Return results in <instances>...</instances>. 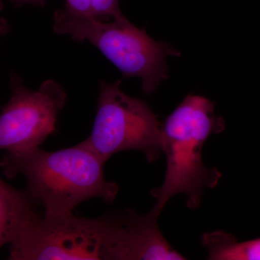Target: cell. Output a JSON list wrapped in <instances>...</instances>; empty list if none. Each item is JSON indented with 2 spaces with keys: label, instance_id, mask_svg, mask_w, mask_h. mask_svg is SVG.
I'll list each match as a JSON object with an SVG mask.
<instances>
[{
  "label": "cell",
  "instance_id": "5b68a950",
  "mask_svg": "<svg viewBox=\"0 0 260 260\" xmlns=\"http://www.w3.org/2000/svg\"><path fill=\"white\" fill-rule=\"evenodd\" d=\"M120 80L100 83L91 134L82 145L105 164L118 152L143 151L149 162L162 151L161 125L143 101L123 93Z\"/></svg>",
  "mask_w": 260,
  "mask_h": 260
},
{
  "label": "cell",
  "instance_id": "277c9868",
  "mask_svg": "<svg viewBox=\"0 0 260 260\" xmlns=\"http://www.w3.org/2000/svg\"><path fill=\"white\" fill-rule=\"evenodd\" d=\"M116 212L100 218L34 214L10 245L13 260H111Z\"/></svg>",
  "mask_w": 260,
  "mask_h": 260
},
{
  "label": "cell",
  "instance_id": "ba28073f",
  "mask_svg": "<svg viewBox=\"0 0 260 260\" xmlns=\"http://www.w3.org/2000/svg\"><path fill=\"white\" fill-rule=\"evenodd\" d=\"M26 189H18L0 180V246L14 244L36 213Z\"/></svg>",
  "mask_w": 260,
  "mask_h": 260
},
{
  "label": "cell",
  "instance_id": "7c38bea8",
  "mask_svg": "<svg viewBox=\"0 0 260 260\" xmlns=\"http://www.w3.org/2000/svg\"><path fill=\"white\" fill-rule=\"evenodd\" d=\"M10 2L15 8H19L28 3L44 8L45 6L46 0H10Z\"/></svg>",
  "mask_w": 260,
  "mask_h": 260
},
{
  "label": "cell",
  "instance_id": "9c48e42d",
  "mask_svg": "<svg viewBox=\"0 0 260 260\" xmlns=\"http://www.w3.org/2000/svg\"><path fill=\"white\" fill-rule=\"evenodd\" d=\"M202 244L212 260H260V238L239 242L235 237L224 232L206 233Z\"/></svg>",
  "mask_w": 260,
  "mask_h": 260
},
{
  "label": "cell",
  "instance_id": "8fae6325",
  "mask_svg": "<svg viewBox=\"0 0 260 260\" xmlns=\"http://www.w3.org/2000/svg\"><path fill=\"white\" fill-rule=\"evenodd\" d=\"M63 11L67 14L76 17L91 16V0H65Z\"/></svg>",
  "mask_w": 260,
  "mask_h": 260
},
{
  "label": "cell",
  "instance_id": "6da1fadb",
  "mask_svg": "<svg viewBox=\"0 0 260 260\" xmlns=\"http://www.w3.org/2000/svg\"><path fill=\"white\" fill-rule=\"evenodd\" d=\"M104 162L81 143L72 148L48 152L39 148L3 156L1 167L8 177L21 174L26 190L44 215L59 216L72 213L82 202L102 198L115 199L119 186L106 180Z\"/></svg>",
  "mask_w": 260,
  "mask_h": 260
},
{
  "label": "cell",
  "instance_id": "3957f363",
  "mask_svg": "<svg viewBox=\"0 0 260 260\" xmlns=\"http://www.w3.org/2000/svg\"><path fill=\"white\" fill-rule=\"evenodd\" d=\"M53 28L56 34L93 44L121 72L122 80L140 78L147 95L153 93L169 77L168 56L180 55L167 43L154 41L144 29L137 28L124 15L103 22L57 10L54 14Z\"/></svg>",
  "mask_w": 260,
  "mask_h": 260
},
{
  "label": "cell",
  "instance_id": "30bf717a",
  "mask_svg": "<svg viewBox=\"0 0 260 260\" xmlns=\"http://www.w3.org/2000/svg\"><path fill=\"white\" fill-rule=\"evenodd\" d=\"M119 0H91V16L103 22H109L124 16L119 8Z\"/></svg>",
  "mask_w": 260,
  "mask_h": 260
},
{
  "label": "cell",
  "instance_id": "8992f818",
  "mask_svg": "<svg viewBox=\"0 0 260 260\" xmlns=\"http://www.w3.org/2000/svg\"><path fill=\"white\" fill-rule=\"evenodd\" d=\"M12 96L2 108L0 148L17 153L39 148L56 131L58 114L67 102L60 84L47 80L32 90L15 73L10 75Z\"/></svg>",
  "mask_w": 260,
  "mask_h": 260
},
{
  "label": "cell",
  "instance_id": "7a4b0ae2",
  "mask_svg": "<svg viewBox=\"0 0 260 260\" xmlns=\"http://www.w3.org/2000/svg\"><path fill=\"white\" fill-rule=\"evenodd\" d=\"M221 117L206 98L187 95L161 125L162 151L167 157L165 179L151 194L156 199L150 213L158 218L170 198L186 196V205L198 208L205 188L217 185L221 174L205 167L202 150L210 135L223 131Z\"/></svg>",
  "mask_w": 260,
  "mask_h": 260
},
{
  "label": "cell",
  "instance_id": "52a82bcc",
  "mask_svg": "<svg viewBox=\"0 0 260 260\" xmlns=\"http://www.w3.org/2000/svg\"><path fill=\"white\" fill-rule=\"evenodd\" d=\"M149 212L140 215L135 210L116 212L111 260L185 259L167 242Z\"/></svg>",
  "mask_w": 260,
  "mask_h": 260
}]
</instances>
